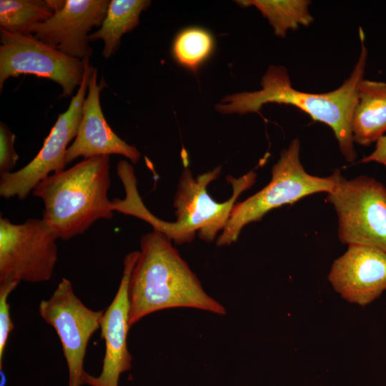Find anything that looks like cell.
<instances>
[{"label":"cell","instance_id":"obj_1","mask_svg":"<svg viewBox=\"0 0 386 386\" xmlns=\"http://www.w3.org/2000/svg\"><path fill=\"white\" fill-rule=\"evenodd\" d=\"M221 171L219 166L194 178L189 169L183 170L174 202L175 222L162 220L147 208L138 192L135 173L132 170L119 175L125 197L123 199H112V209L114 212L142 219L177 244L191 242L197 233L202 240L212 242L225 227L237 199L254 184L257 177L254 171L239 178L227 176L232 194L227 201L217 202L209 194L207 187Z\"/></svg>","mask_w":386,"mask_h":386},{"label":"cell","instance_id":"obj_2","mask_svg":"<svg viewBox=\"0 0 386 386\" xmlns=\"http://www.w3.org/2000/svg\"><path fill=\"white\" fill-rule=\"evenodd\" d=\"M129 325L161 310L187 307L227 315L209 295L187 262L164 234L154 230L140 239L128 287Z\"/></svg>","mask_w":386,"mask_h":386},{"label":"cell","instance_id":"obj_3","mask_svg":"<svg viewBox=\"0 0 386 386\" xmlns=\"http://www.w3.org/2000/svg\"><path fill=\"white\" fill-rule=\"evenodd\" d=\"M361 51L349 76L337 89L323 94L300 91L292 86L287 69L282 66H270L261 81L262 89L226 96L215 109L221 114L259 113L267 103L295 106L312 119L327 124L333 130L345 159L352 162L357 153L352 139L351 122L357 102V89L363 79L367 50L365 34L360 28Z\"/></svg>","mask_w":386,"mask_h":386},{"label":"cell","instance_id":"obj_4","mask_svg":"<svg viewBox=\"0 0 386 386\" xmlns=\"http://www.w3.org/2000/svg\"><path fill=\"white\" fill-rule=\"evenodd\" d=\"M109 156L84 159L39 182L32 193L44 203L42 219L59 239L84 234L97 220L114 216Z\"/></svg>","mask_w":386,"mask_h":386},{"label":"cell","instance_id":"obj_5","mask_svg":"<svg viewBox=\"0 0 386 386\" xmlns=\"http://www.w3.org/2000/svg\"><path fill=\"white\" fill-rule=\"evenodd\" d=\"M300 144L295 139L272 169V179L260 191L236 203L229 219L217 239L218 247L237 241L242 229L258 222L269 211L285 204H292L302 198L319 192H330L343 177L340 169L332 175L320 177L308 174L300 159Z\"/></svg>","mask_w":386,"mask_h":386},{"label":"cell","instance_id":"obj_6","mask_svg":"<svg viewBox=\"0 0 386 386\" xmlns=\"http://www.w3.org/2000/svg\"><path fill=\"white\" fill-rule=\"evenodd\" d=\"M338 219L342 244L372 247L386 252V187L366 175L344 177L327 195Z\"/></svg>","mask_w":386,"mask_h":386},{"label":"cell","instance_id":"obj_7","mask_svg":"<svg viewBox=\"0 0 386 386\" xmlns=\"http://www.w3.org/2000/svg\"><path fill=\"white\" fill-rule=\"evenodd\" d=\"M58 236L43 219L14 224L0 217V283L51 279L58 259Z\"/></svg>","mask_w":386,"mask_h":386},{"label":"cell","instance_id":"obj_8","mask_svg":"<svg viewBox=\"0 0 386 386\" xmlns=\"http://www.w3.org/2000/svg\"><path fill=\"white\" fill-rule=\"evenodd\" d=\"M0 90L6 79L32 74L58 83L62 96H71L84 78L86 59L64 54L32 34L9 32L0 27Z\"/></svg>","mask_w":386,"mask_h":386},{"label":"cell","instance_id":"obj_9","mask_svg":"<svg viewBox=\"0 0 386 386\" xmlns=\"http://www.w3.org/2000/svg\"><path fill=\"white\" fill-rule=\"evenodd\" d=\"M38 310L60 340L68 368L67 386H82L86 348L93 334L100 329L104 311L86 307L66 278L61 279L49 299L40 302Z\"/></svg>","mask_w":386,"mask_h":386},{"label":"cell","instance_id":"obj_10","mask_svg":"<svg viewBox=\"0 0 386 386\" xmlns=\"http://www.w3.org/2000/svg\"><path fill=\"white\" fill-rule=\"evenodd\" d=\"M86 60L83 81L72 96L66 111L60 114L36 156L23 168L1 175L0 196L26 199L36 186L53 172L58 173L66 165L69 143L76 137L82 116V107L88 89L91 66Z\"/></svg>","mask_w":386,"mask_h":386},{"label":"cell","instance_id":"obj_11","mask_svg":"<svg viewBox=\"0 0 386 386\" xmlns=\"http://www.w3.org/2000/svg\"><path fill=\"white\" fill-rule=\"evenodd\" d=\"M139 251L128 253L123 262V274L110 305L100 320L101 337L104 340L105 352L102 368L98 376L84 372L83 385L89 386H119L121 375L132 365V356L127 345L129 328V282Z\"/></svg>","mask_w":386,"mask_h":386},{"label":"cell","instance_id":"obj_12","mask_svg":"<svg viewBox=\"0 0 386 386\" xmlns=\"http://www.w3.org/2000/svg\"><path fill=\"white\" fill-rule=\"evenodd\" d=\"M108 0H66L44 21L34 24L29 33L38 39L71 57L89 59V34L100 27L108 9Z\"/></svg>","mask_w":386,"mask_h":386},{"label":"cell","instance_id":"obj_13","mask_svg":"<svg viewBox=\"0 0 386 386\" xmlns=\"http://www.w3.org/2000/svg\"><path fill=\"white\" fill-rule=\"evenodd\" d=\"M328 280L344 300L365 307L386 291V252L350 244L333 262Z\"/></svg>","mask_w":386,"mask_h":386},{"label":"cell","instance_id":"obj_14","mask_svg":"<svg viewBox=\"0 0 386 386\" xmlns=\"http://www.w3.org/2000/svg\"><path fill=\"white\" fill-rule=\"evenodd\" d=\"M103 84L97 83V70L91 66L88 81V94L82 107V116L76 136L66 150V163L79 157L119 154L136 164L141 154L134 146L119 138L107 124L100 104Z\"/></svg>","mask_w":386,"mask_h":386},{"label":"cell","instance_id":"obj_15","mask_svg":"<svg viewBox=\"0 0 386 386\" xmlns=\"http://www.w3.org/2000/svg\"><path fill=\"white\" fill-rule=\"evenodd\" d=\"M354 143L367 147L386 133V83L362 79L351 122Z\"/></svg>","mask_w":386,"mask_h":386},{"label":"cell","instance_id":"obj_16","mask_svg":"<svg viewBox=\"0 0 386 386\" xmlns=\"http://www.w3.org/2000/svg\"><path fill=\"white\" fill-rule=\"evenodd\" d=\"M150 4L148 0L110 1L99 29L89 34L90 41L103 40L102 55L109 59L118 50L122 36L137 26L141 13Z\"/></svg>","mask_w":386,"mask_h":386},{"label":"cell","instance_id":"obj_17","mask_svg":"<svg viewBox=\"0 0 386 386\" xmlns=\"http://www.w3.org/2000/svg\"><path fill=\"white\" fill-rule=\"evenodd\" d=\"M242 7L254 6L265 17L276 36L283 38L289 29L307 26L313 21L307 0H244L235 1Z\"/></svg>","mask_w":386,"mask_h":386},{"label":"cell","instance_id":"obj_18","mask_svg":"<svg viewBox=\"0 0 386 386\" xmlns=\"http://www.w3.org/2000/svg\"><path fill=\"white\" fill-rule=\"evenodd\" d=\"M214 50L212 34L200 26L183 29L177 34L172 45V55L176 62L192 72L199 70Z\"/></svg>","mask_w":386,"mask_h":386},{"label":"cell","instance_id":"obj_19","mask_svg":"<svg viewBox=\"0 0 386 386\" xmlns=\"http://www.w3.org/2000/svg\"><path fill=\"white\" fill-rule=\"evenodd\" d=\"M53 14L48 0H1L0 27L9 32L28 34L34 24Z\"/></svg>","mask_w":386,"mask_h":386},{"label":"cell","instance_id":"obj_20","mask_svg":"<svg viewBox=\"0 0 386 386\" xmlns=\"http://www.w3.org/2000/svg\"><path fill=\"white\" fill-rule=\"evenodd\" d=\"M19 282L9 281L0 283V370H2L6 345L14 326L10 314L9 297Z\"/></svg>","mask_w":386,"mask_h":386},{"label":"cell","instance_id":"obj_21","mask_svg":"<svg viewBox=\"0 0 386 386\" xmlns=\"http://www.w3.org/2000/svg\"><path fill=\"white\" fill-rule=\"evenodd\" d=\"M15 134L3 122L0 124V174L12 172L19 155L15 148Z\"/></svg>","mask_w":386,"mask_h":386},{"label":"cell","instance_id":"obj_22","mask_svg":"<svg viewBox=\"0 0 386 386\" xmlns=\"http://www.w3.org/2000/svg\"><path fill=\"white\" fill-rule=\"evenodd\" d=\"M375 162L382 164L386 168V134L382 137L377 142L375 150L360 161L361 163Z\"/></svg>","mask_w":386,"mask_h":386}]
</instances>
